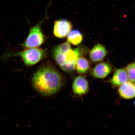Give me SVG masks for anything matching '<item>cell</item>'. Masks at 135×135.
<instances>
[{"label":"cell","mask_w":135,"mask_h":135,"mask_svg":"<svg viewBox=\"0 0 135 135\" xmlns=\"http://www.w3.org/2000/svg\"><path fill=\"white\" fill-rule=\"evenodd\" d=\"M128 78L129 81L132 82H135V63H131L127 66L126 67Z\"/></svg>","instance_id":"obj_13"},{"label":"cell","mask_w":135,"mask_h":135,"mask_svg":"<svg viewBox=\"0 0 135 135\" xmlns=\"http://www.w3.org/2000/svg\"><path fill=\"white\" fill-rule=\"evenodd\" d=\"M112 69L109 64L102 63L98 64L94 68L92 72L93 76L96 78H105L110 73Z\"/></svg>","instance_id":"obj_7"},{"label":"cell","mask_w":135,"mask_h":135,"mask_svg":"<svg viewBox=\"0 0 135 135\" xmlns=\"http://www.w3.org/2000/svg\"><path fill=\"white\" fill-rule=\"evenodd\" d=\"M83 38L81 33L78 30H74L71 31L68 35V41L74 45L80 44Z\"/></svg>","instance_id":"obj_11"},{"label":"cell","mask_w":135,"mask_h":135,"mask_svg":"<svg viewBox=\"0 0 135 135\" xmlns=\"http://www.w3.org/2000/svg\"><path fill=\"white\" fill-rule=\"evenodd\" d=\"M45 18L30 30L29 34L22 45L26 48L37 47L44 41V37L41 30L42 23Z\"/></svg>","instance_id":"obj_3"},{"label":"cell","mask_w":135,"mask_h":135,"mask_svg":"<svg viewBox=\"0 0 135 135\" xmlns=\"http://www.w3.org/2000/svg\"><path fill=\"white\" fill-rule=\"evenodd\" d=\"M80 53L79 47L74 50L70 49L65 53V63L64 64H69L76 66L78 59L80 56Z\"/></svg>","instance_id":"obj_10"},{"label":"cell","mask_w":135,"mask_h":135,"mask_svg":"<svg viewBox=\"0 0 135 135\" xmlns=\"http://www.w3.org/2000/svg\"></svg>","instance_id":"obj_14"},{"label":"cell","mask_w":135,"mask_h":135,"mask_svg":"<svg viewBox=\"0 0 135 135\" xmlns=\"http://www.w3.org/2000/svg\"><path fill=\"white\" fill-rule=\"evenodd\" d=\"M89 68L88 61L83 57H79L76 63V68L79 73L85 74L89 70Z\"/></svg>","instance_id":"obj_12"},{"label":"cell","mask_w":135,"mask_h":135,"mask_svg":"<svg viewBox=\"0 0 135 135\" xmlns=\"http://www.w3.org/2000/svg\"><path fill=\"white\" fill-rule=\"evenodd\" d=\"M32 83L34 88L42 95L50 96L58 92L63 84V79L58 71L47 66L40 68L34 74Z\"/></svg>","instance_id":"obj_1"},{"label":"cell","mask_w":135,"mask_h":135,"mask_svg":"<svg viewBox=\"0 0 135 135\" xmlns=\"http://www.w3.org/2000/svg\"><path fill=\"white\" fill-rule=\"evenodd\" d=\"M72 28V25L70 21L63 19L58 20L54 23V34L57 38H65L71 31Z\"/></svg>","instance_id":"obj_4"},{"label":"cell","mask_w":135,"mask_h":135,"mask_svg":"<svg viewBox=\"0 0 135 135\" xmlns=\"http://www.w3.org/2000/svg\"><path fill=\"white\" fill-rule=\"evenodd\" d=\"M46 55L45 51L41 49L34 48H26L22 51L17 52H6L0 56V59L6 60L13 57H21L25 65L30 66L35 65L43 59Z\"/></svg>","instance_id":"obj_2"},{"label":"cell","mask_w":135,"mask_h":135,"mask_svg":"<svg viewBox=\"0 0 135 135\" xmlns=\"http://www.w3.org/2000/svg\"><path fill=\"white\" fill-rule=\"evenodd\" d=\"M118 91L123 98L132 99L135 97V84L131 81H127L120 85Z\"/></svg>","instance_id":"obj_6"},{"label":"cell","mask_w":135,"mask_h":135,"mask_svg":"<svg viewBox=\"0 0 135 135\" xmlns=\"http://www.w3.org/2000/svg\"><path fill=\"white\" fill-rule=\"evenodd\" d=\"M107 53V51L105 47L100 44H98L91 50L89 56L92 61H99L105 57Z\"/></svg>","instance_id":"obj_8"},{"label":"cell","mask_w":135,"mask_h":135,"mask_svg":"<svg viewBox=\"0 0 135 135\" xmlns=\"http://www.w3.org/2000/svg\"><path fill=\"white\" fill-rule=\"evenodd\" d=\"M128 79L126 70L123 69H119L115 72L111 82L114 86H118L127 81Z\"/></svg>","instance_id":"obj_9"},{"label":"cell","mask_w":135,"mask_h":135,"mask_svg":"<svg viewBox=\"0 0 135 135\" xmlns=\"http://www.w3.org/2000/svg\"><path fill=\"white\" fill-rule=\"evenodd\" d=\"M73 90L76 95L80 96L87 93L89 90V85L86 79L83 76L76 77L73 83Z\"/></svg>","instance_id":"obj_5"}]
</instances>
